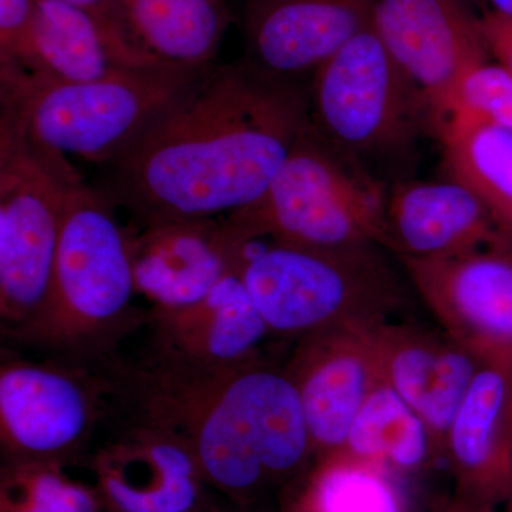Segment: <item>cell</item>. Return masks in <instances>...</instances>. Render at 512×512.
Masks as SVG:
<instances>
[{
  "mask_svg": "<svg viewBox=\"0 0 512 512\" xmlns=\"http://www.w3.org/2000/svg\"><path fill=\"white\" fill-rule=\"evenodd\" d=\"M309 86L262 72L245 57L215 64L184 103L107 165L99 190L136 227L244 210L308 126Z\"/></svg>",
  "mask_w": 512,
  "mask_h": 512,
  "instance_id": "6da1fadb",
  "label": "cell"
},
{
  "mask_svg": "<svg viewBox=\"0 0 512 512\" xmlns=\"http://www.w3.org/2000/svg\"><path fill=\"white\" fill-rule=\"evenodd\" d=\"M99 372L110 404L173 430L235 510L248 512L272 485L289 487L315 458L295 383L261 355L222 367L119 355Z\"/></svg>",
  "mask_w": 512,
  "mask_h": 512,
  "instance_id": "7a4b0ae2",
  "label": "cell"
},
{
  "mask_svg": "<svg viewBox=\"0 0 512 512\" xmlns=\"http://www.w3.org/2000/svg\"><path fill=\"white\" fill-rule=\"evenodd\" d=\"M114 207L99 188L83 180L70 185L52 296L36 319L6 336L9 343L97 370L146 323L147 312L133 305L137 289L127 234Z\"/></svg>",
  "mask_w": 512,
  "mask_h": 512,
  "instance_id": "3957f363",
  "label": "cell"
},
{
  "mask_svg": "<svg viewBox=\"0 0 512 512\" xmlns=\"http://www.w3.org/2000/svg\"><path fill=\"white\" fill-rule=\"evenodd\" d=\"M214 66L160 64L86 83L0 67V117L18 124L36 146L107 167L184 103Z\"/></svg>",
  "mask_w": 512,
  "mask_h": 512,
  "instance_id": "277c9868",
  "label": "cell"
},
{
  "mask_svg": "<svg viewBox=\"0 0 512 512\" xmlns=\"http://www.w3.org/2000/svg\"><path fill=\"white\" fill-rule=\"evenodd\" d=\"M237 274L269 332L286 338L377 325L404 305L402 282L376 245L319 249L269 241L245 251Z\"/></svg>",
  "mask_w": 512,
  "mask_h": 512,
  "instance_id": "5b68a950",
  "label": "cell"
},
{
  "mask_svg": "<svg viewBox=\"0 0 512 512\" xmlns=\"http://www.w3.org/2000/svg\"><path fill=\"white\" fill-rule=\"evenodd\" d=\"M386 201L382 181L336 150L309 120L262 197L225 218L244 242L386 247Z\"/></svg>",
  "mask_w": 512,
  "mask_h": 512,
  "instance_id": "8992f818",
  "label": "cell"
},
{
  "mask_svg": "<svg viewBox=\"0 0 512 512\" xmlns=\"http://www.w3.org/2000/svg\"><path fill=\"white\" fill-rule=\"evenodd\" d=\"M309 120L336 150L375 175L403 160L434 128L423 90L390 56L372 28L353 37L309 86Z\"/></svg>",
  "mask_w": 512,
  "mask_h": 512,
  "instance_id": "52a82bcc",
  "label": "cell"
},
{
  "mask_svg": "<svg viewBox=\"0 0 512 512\" xmlns=\"http://www.w3.org/2000/svg\"><path fill=\"white\" fill-rule=\"evenodd\" d=\"M83 178L62 154L37 147L0 117V322L3 338L45 311L70 185Z\"/></svg>",
  "mask_w": 512,
  "mask_h": 512,
  "instance_id": "ba28073f",
  "label": "cell"
},
{
  "mask_svg": "<svg viewBox=\"0 0 512 512\" xmlns=\"http://www.w3.org/2000/svg\"><path fill=\"white\" fill-rule=\"evenodd\" d=\"M0 448L3 464L66 467L90 456L109 412L103 375L57 360L3 355Z\"/></svg>",
  "mask_w": 512,
  "mask_h": 512,
  "instance_id": "9c48e42d",
  "label": "cell"
},
{
  "mask_svg": "<svg viewBox=\"0 0 512 512\" xmlns=\"http://www.w3.org/2000/svg\"><path fill=\"white\" fill-rule=\"evenodd\" d=\"M107 439L89 456L106 512H194L211 507L190 446L143 414L109 403Z\"/></svg>",
  "mask_w": 512,
  "mask_h": 512,
  "instance_id": "30bf717a",
  "label": "cell"
},
{
  "mask_svg": "<svg viewBox=\"0 0 512 512\" xmlns=\"http://www.w3.org/2000/svg\"><path fill=\"white\" fill-rule=\"evenodd\" d=\"M402 262L447 336L485 365L512 367V254L503 244Z\"/></svg>",
  "mask_w": 512,
  "mask_h": 512,
  "instance_id": "8fae6325",
  "label": "cell"
},
{
  "mask_svg": "<svg viewBox=\"0 0 512 512\" xmlns=\"http://www.w3.org/2000/svg\"><path fill=\"white\" fill-rule=\"evenodd\" d=\"M370 28L426 94L439 131L461 82L485 63L478 22L456 0H375Z\"/></svg>",
  "mask_w": 512,
  "mask_h": 512,
  "instance_id": "7c38bea8",
  "label": "cell"
},
{
  "mask_svg": "<svg viewBox=\"0 0 512 512\" xmlns=\"http://www.w3.org/2000/svg\"><path fill=\"white\" fill-rule=\"evenodd\" d=\"M373 326L303 336L285 366L301 397L315 458L345 448L353 421L383 379Z\"/></svg>",
  "mask_w": 512,
  "mask_h": 512,
  "instance_id": "4fadbf2b",
  "label": "cell"
},
{
  "mask_svg": "<svg viewBox=\"0 0 512 512\" xmlns=\"http://www.w3.org/2000/svg\"><path fill=\"white\" fill-rule=\"evenodd\" d=\"M375 0H245V59L262 72L311 84L353 37L370 28Z\"/></svg>",
  "mask_w": 512,
  "mask_h": 512,
  "instance_id": "5bb4252c",
  "label": "cell"
},
{
  "mask_svg": "<svg viewBox=\"0 0 512 512\" xmlns=\"http://www.w3.org/2000/svg\"><path fill=\"white\" fill-rule=\"evenodd\" d=\"M126 234L137 293L164 311L194 305L237 274L244 248L225 217L158 222Z\"/></svg>",
  "mask_w": 512,
  "mask_h": 512,
  "instance_id": "9a60e30c",
  "label": "cell"
},
{
  "mask_svg": "<svg viewBox=\"0 0 512 512\" xmlns=\"http://www.w3.org/2000/svg\"><path fill=\"white\" fill-rule=\"evenodd\" d=\"M372 332L384 382L419 414L444 458L448 431L484 363L446 333L410 323L387 320Z\"/></svg>",
  "mask_w": 512,
  "mask_h": 512,
  "instance_id": "2e32d148",
  "label": "cell"
},
{
  "mask_svg": "<svg viewBox=\"0 0 512 512\" xmlns=\"http://www.w3.org/2000/svg\"><path fill=\"white\" fill-rule=\"evenodd\" d=\"M512 367L484 365L448 431L451 497L471 504L512 503Z\"/></svg>",
  "mask_w": 512,
  "mask_h": 512,
  "instance_id": "e0dca14e",
  "label": "cell"
},
{
  "mask_svg": "<svg viewBox=\"0 0 512 512\" xmlns=\"http://www.w3.org/2000/svg\"><path fill=\"white\" fill-rule=\"evenodd\" d=\"M150 353L191 365L234 366L259 356L271 332L238 274H228L207 296L185 308H151Z\"/></svg>",
  "mask_w": 512,
  "mask_h": 512,
  "instance_id": "ac0fdd59",
  "label": "cell"
},
{
  "mask_svg": "<svg viewBox=\"0 0 512 512\" xmlns=\"http://www.w3.org/2000/svg\"><path fill=\"white\" fill-rule=\"evenodd\" d=\"M386 248L400 259H433L503 244L481 201L454 180L397 184L387 195Z\"/></svg>",
  "mask_w": 512,
  "mask_h": 512,
  "instance_id": "d6986e66",
  "label": "cell"
},
{
  "mask_svg": "<svg viewBox=\"0 0 512 512\" xmlns=\"http://www.w3.org/2000/svg\"><path fill=\"white\" fill-rule=\"evenodd\" d=\"M160 64L90 13L60 0H37L28 46L8 66L53 82L86 83Z\"/></svg>",
  "mask_w": 512,
  "mask_h": 512,
  "instance_id": "ffe728a7",
  "label": "cell"
},
{
  "mask_svg": "<svg viewBox=\"0 0 512 512\" xmlns=\"http://www.w3.org/2000/svg\"><path fill=\"white\" fill-rule=\"evenodd\" d=\"M128 42L158 63L207 67L232 22L227 0H114Z\"/></svg>",
  "mask_w": 512,
  "mask_h": 512,
  "instance_id": "44dd1931",
  "label": "cell"
},
{
  "mask_svg": "<svg viewBox=\"0 0 512 512\" xmlns=\"http://www.w3.org/2000/svg\"><path fill=\"white\" fill-rule=\"evenodd\" d=\"M451 180L473 192L505 237H512V130L450 117L437 131Z\"/></svg>",
  "mask_w": 512,
  "mask_h": 512,
  "instance_id": "7402d4cb",
  "label": "cell"
},
{
  "mask_svg": "<svg viewBox=\"0 0 512 512\" xmlns=\"http://www.w3.org/2000/svg\"><path fill=\"white\" fill-rule=\"evenodd\" d=\"M394 474L346 451L313 458L289 485L284 512H409Z\"/></svg>",
  "mask_w": 512,
  "mask_h": 512,
  "instance_id": "603a6c76",
  "label": "cell"
},
{
  "mask_svg": "<svg viewBox=\"0 0 512 512\" xmlns=\"http://www.w3.org/2000/svg\"><path fill=\"white\" fill-rule=\"evenodd\" d=\"M342 451L393 473H414L439 460L424 421L383 379L353 421Z\"/></svg>",
  "mask_w": 512,
  "mask_h": 512,
  "instance_id": "cb8c5ba5",
  "label": "cell"
},
{
  "mask_svg": "<svg viewBox=\"0 0 512 512\" xmlns=\"http://www.w3.org/2000/svg\"><path fill=\"white\" fill-rule=\"evenodd\" d=\"M0 512H106L96 487L74 481L55 464H3Z\"/></svg>",
  "mask_w": 512,
  "mask_h": 512,
  "instance_id": "d4e9b609",
  "label": "cell"
},
{
  "mask_svg": "<svg viewBox=\"0 0 512 512\" xmlns=\"http://www.w3.org/2000/svg\"><path fill=\"white\" fill-rule=\"evenodd\" d=\"M450 117H466L512 130V73L503 66L483 63L476 67L458 87L446 120Z\"/></svg>",
  "mask_w": 512,
  "mask_h": 512,
  "instance_id": "484cf974",
  "label": "cell"
},
{
  "mask_svg": "<svg viewBox=\"0 0 512 512\" xmlns=\"http://www.w3.org/2000/svg\"><path fill=\"white\" fill-rule=\"evenodd\" d=\"M37 0H0V66L18 62L28 46Z\"/></svg>",
  "mask_w": 512,
  "mask_h": 512,
  "instance_id": "4316f807",
  "label": "cell"
},
{
  "mask_svg": "<svg viewBox=\"0 0 512 512\" xmlns=\"http://www.w3.org/2000/svg\"><path fill=\"white\" fill-rule=\"evenodd\" d=\"M484 45L512 73V16L495 12L478 22Z\"/></svg>",
  "mask_w": 512,
  "mask_h": 512,
  "instance_id": "83f0119b",
  "label": "cell"
},
{
  "mask_svg": "<svg viewBox=\"0 0 512 512\" xmlns=\"http://www.w3.org/2000/svg\"><path fill=\"white\" fill-rule=\"evenodd\" d=\"M60 2L72 5L74 8L84 10V12L90 13L94 18L101 20L106 23L110 28L119 30L116 19H114V0H60ZM123 35V33H121ZM124 36V35H123ZM126 37V36H124Z\"/></svg>",
  "mask_w": 512,
  "mask_h": 512,
  "instance_id": "f1b7e54d",
  "label": "cell"
},
{
  "mask_svg": "<svg viewBox=\"0 0 512 512\" xmlns=\"http://www.w3.org/2000/svg\"><path fill=\"white\" fill-rule=\"evenodd\" d=\"M437 512H505V504H471L450 497Z\"/></svg>",
  "mask_w": 512,
  "mask_h": 512,
  "instance_id": "f546056e",
  "label": "cell"
},
{
  "mask_svg": "<svg viewBox=\"0 0 512 512\" xmlns=\"http://www.w3.org/2000/svg\"><path fill=\"white\" fill-rule=\"evenodd\" d=\"M494 3L497 12L512 16V0H491Z\"/></svg>",
  "mask_w": 512,
  "mask_h": 512,
  "instance_id": "4dcf8cb0",
  "label": "cell"
},
{
  "mask_svg": "<svg viewBox=\"0 0 512 512\" xmlns=\"http://www.w3.org/2000/svg\"><path fill=\"white\" fill-rule=\"evenodd\" d=\"M194 512H228V511L220 510V508L215 507V505H211V507L204 508V510H198V511H194ZM237 512H241V511H237Z\"/></svg>",
  "mask_w": 512,
  "mask_h": 512,
  "instance_id": "1f68e13d",
  "label": "cell"
},
{
  "mask_svg": "<svg viewBox=\"0 0 512 512\" xmlns=\"http://www.w3.org/2000/svg\"><path fill=\"white\" fill-rule=\"evenodd\" d=\"M511 413H512V400H511Z\"/></svg>",
  "mask_w": 512,
  "mask_h": 512,
  "instance_id": "d6a6232c",
  "label": "cell"
}]
</instances>
